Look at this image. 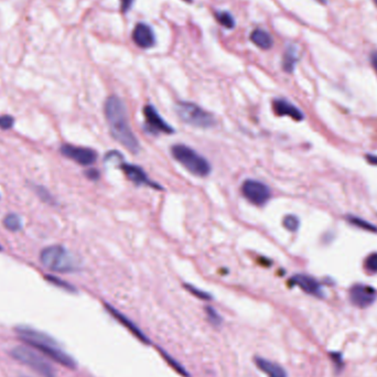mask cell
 <instances>
[{"instance_id": "obj_13", "label": "cell", "mask_w": 377, "mask_h": 377, "mask_svg": "<svg viewBox=\"0 0 377 377\" xmlns=\"http://www.w3.org/2000/svg\"><path fill=\"white\" fill-rule=\"evenodd\" d=\"M291 284L294 286H298L299 288H301L303 291L312 294L315 297H322V289L321 286L315 279L312 278L310 276L307 275H294L291 278Z\"/></svg>"}, {"instance_id": "obj_28", "label": "cell", "mask_w": 377, "mask_h": 377, "mask_svg": "<svg viewBox=\"0 0 377 377\" xmlns=\"http://www.w3.org/2000/svg\"><path fill=\"white\" fill-rule=\"evenodd\" d=\"M14 125V118L11 116H1L0 117V128L9 129Z\"/></svg>"}, {"instance_id": "obj_1", "label": "cell", "mask_w": 377, "mask_h": 377, "mask_svg": "<svg viewBox=\"0 0 377 377\" xmlns=\"http://www.w3.org/2000/svg\"><path fill=\"white\" fill-rule=\"evenodd\" d=\"M107 124L114 139L119 142L124 148L136 155L140 150V145L135 133H133L128 120L127 110L124 102L119 97L111 96L107 98L104 107Z\"/></svg>"}, {"instance_id": "obj_2", "label": "cell", "mask_w": 377, "mask_h": 377, "mask_svg": "<svg viewBox=\"0 0 377 377\" xmlns=\"http://www.w3.org/2000/svg\"><path fill=\"white\" fill-rule=\"evenodd\" d=\"M16 331L21 341L33 346L34 349L41 351L42 353H44L46 356H49L56 363H59L61 365L66 366L67 368L76 367L75 359L73 358L71 355L64 352V351L60 348L58 342L54 339H52L51 336L45 334V333L29 327H19L17 328Z\"/></svg>"}, {"instance_id": "obj_25", "label": "cell", "mask_w": 377, "mask_h": 377, "mask_svg": "<svg viewBox=\"0 0 377 377\" xmlns=\"http://www.w3.org/2000/svg\"><path fill=\"white\" fill-rule=\"evenodd\" d=\"M46 279L49 280L50 283H52V284H54V285L58 286V287H61V288H63V289L67 290V291H75V288L73 287L72 285L67 284V283H66V281L61 280V279L55 278V277H52V276H46Z\"/></svg>"}, {"instance_id": "obj_24", "label": "cell", "mask_w": 377, "mask_h": 377, "mask_svg": "<svg viewBox=\"0 0 377 377\" xmlns=\"http://www.w3.org/2000/svg\"><path fill=\"white\" fill-rule=\"evenodd\" d=\"M205 312H206L207 319L210 320V322L212 324H214V326H219V324L222 322V319H221L220 314L212 307H206Z\"/></svg>"}, {"instance_id": "obj_32", "label": "cell", "mask_w": 377, "mask_h": 377, "mask_svg": "<svg viewBox=\"0 0 377 377\" xmlns=\"http://www.w3.org/2000/svg\"><path fill=\"white\" fill-rule=\"evenodd\" d=\"M371 61H372L373 67H375V70L377 71V51H375L374 53L372 54V56H371Z\"/></svg>"}, {"instance_id": "obj_9", "label": "cell", "mask_w": 377, "mask_h": 377, "mask_svg": "<svg viewBox=\"0 0 377 377\" xmlns=\"http://www.w3.org/2000/svg\"><path fill=\"white\" fill-rule=\"evenodd\" d=\"M61 153L66 157L74 160L79 164H82V166H90L97 160L96 151L89 148H84V147L64 145L61 148Z\"/></svg>"}, {"instance_id": "obj_8", "label": "cell", "mask_w": 377, "mask_h": 377, "mask_svg": "<svg viewBox=\"0 0 377 377\" xmlns=\"http://www.w3.org/2000/svg\"><path fill=\"white\" fill-rule=\"evenodd\" d=\"M144 116H145V131L151 133V135H158V133H175V129L172 126L169 125L164 120L159 112L153 105H146L144 107Z\"/></svg>"}, {"instance_id": "obj_4", "label": "cell", "mask_w": 377, "mask_h": 377, "mask_svg": "<svg viewBox=\"0 0 377 377\" xmlns=\"http://www.w3.org/2000/svg\"><path fill=\"white\" fill-rule=\"evenodd\" d=\"M43 266L58 272H70L79 269V265L70 251L62 246H50L40 255Z\"/></svg>"}, {"instance_id": "obj_27", "label": "cell", "mask_w": 377, "mask_h": 377, "mask_svg": "<svg viewBox=\"0 0 377 377\" xmlns=\"http://www.w3.org/2000/svg\"><path fill=\"white\" fill-rule=\"evenodd\" d=\"M161 354L163 355V356H164V358H166V359H167V362H168L169 364H170V365H172V366H173V368H175V370H176V371H177V372H179V373H180V374H182V375H186V374H185V371H184V368H183V367H182L181 365H179V364H177V362H175V359H173L172 357H170V356H169V355H168V354H166V353H164V352H163V351H161Z\"/></svg>"}, {"instance_id": "obj_15", "label": "cell", "mask_w": 377, "mask_h": 377, "mask_svg": "<svg viewBox=\"0 0 377 377\" xmlns=\"http://www.w3.org/2000/svg\"><path fill=\"white\" fill-rule=\"evenodd\" d=\"M133 39L136 44L140 47H150L155 43V36L153 30L145 23H139L136 25L133 32Z\"/></svg>"}, {"instance_id": "obj_7", "label": "cell", "mask_w": 377, "mask_h": 377, "mask_svg": "<svg viewBox=\"0 0 377 377\" xmlns=\"http://www.w3.org/2000/svg\"><path fill=\"white\" fill-rule=\"evenodd\" d=\"M242 193L247 201L256 206H264L271 197L270 189L265 183L250 179L243 183Z\"/></svg>"}, {"instance_id": "obj_16", "label": "cell", "mask_w": 377, "mask_h": 377, "mask_svg": "<svg viewBox=\"0 0 377 377\" xmlns=\"http://www.w3.org/2000/svg\"><path fill=\"white\" fill-rule=\"evenodd\" d=\"M256 365L262 372L268 375V377H287L285 370L278 364L272 363L265 358H256Z\"/></svg>"}, {"instance_id": "obj_6", "label": "cell", "mask_w": 377, "mask_h": 377, "mask_svg": "<svg viewBox=\"0 0 377 377\" xmlns=\"http://www.w3.org/2000/svg\"><path fill=\"white\" fill-rule=\"evenodd\" d=\"M10 355L16 361L32 368L42 377H55V371L44 358L41 357L27 346H17L10 351Z\"/></svg>"}, {"instance_id": "obj_33", "label": "cell", "mask_w": 377, "mask_h": 377, "mask_svg": "<svg viewBox=\"0 0 377 377\" xmlns=\"http://www.w3.org/2000/svg\"><path fill=\"white\" fill-rule=\"evenodd\" d=\"M367 160L372 164H377V155H367Z\"/></svg>"}, {"instance_id": "obj_19", "label": "cell", "mask_w": 377, "mask_h": 377, "mask_svg": "<svg viewBox=\"0 0 377 377\" xmlns=\"http://www.w3.org/2000/svg\"><path fill=\"white\" fill-rule=\"evenodd\" d=\"M3 225H5V227L9 229V231L16 232L19 231L21 226H22V222H21V219L18 215L9 214L3 220Z\"/></svg>"}, {"instance_id": "obj_21", "label": "cell", "mask_w": 377, "mask_h": 377, "mask_svg": "<svg viewBox=\"0 0 377 377\" xmlns=\"http://www.w3.org/2000/svg\"><path fill=\"white\" fill-rule=\"evenodd\" d=\"M184 287H185V289L188 290L190 293H192L194 297L201 299V300H210V299H212V296H211L210 293L203 291V290L199 289L197 287H194V286H192V285L185 284Z\"/></svg>"}, {"instance_id": "obj_30", "label": "cell", "mask_w": 377, "mask_h": 377, "mask_svg": "<svg viewBox=\"0 0 377 377\" xmlns=\"http://www.w3.org/2000/svg\"><path fill=\"white\" fill-rule=\"evenodd\" d=\"M86 177H88L89 179H90V180H97L99 177V173L97 170H94V169H92V170H88V172H86Z\"/></svg>"}, {"instance_id": "obj_5", "label": "cell", "mask_w": 377, "mask_h": 377, "mask_svg": "<svg viewBox=\"0 0 377 377\" xmlns=\"http://www.w3.org/2000/svg\"><path fill=\"white\" fill-rule=\"evenodd\" d=\"M176 111L181 120L194 127L210 128L215 124L214 116L194 103L177 102Z\"/></svg>"}, {"instance_id": "obj_12", "label": "cell", "mask_w": 377, "mask_h": 377, "mask_svg": "<svg viewBox=\"0 0 377 377\" xmlns=\"http://www.w3.org/2000/svg\"><path fill=\"white\" fill-rule=\"evenodd\" d=\"M351 300L355 306L359 308H366L372 305L376 299V292L370 286L355 285L350 292Z\"/></svg>"}, {"instance_id": "obj_34", "label": "cell", "mask_w": 377, "mask_h": 377, "mask_svg": "<svg viewBox=\"0 0 377 377\" xmlns=\"http://www.w3.org/2000/svg\"><path fill=\"white\" fill-rule=\"evenodd\" d=\"M374 2H375V5L377 6V0H374Z\"/></svg>"}, {"instance_id": "obj_23", "label": "cell", "mask_w": 377, "mask_h": 377, "mask_svg": "<svg viewBox=\"0 0 377 377\" xmlns=\"http://www.w3.org/2000/svg\"><path fill=\"white\" fill-rule=\"evenodd\" d=\"M350 222L352 223L353 225H355V226L361 227L363 229H366V231L377 232V227H375L372 223H368V222H366V221L361 220V219H358V218H355V216H352V218H350Z\"/></svg>"}, {"instance_id": "obj_26", "label": "cell", "mask_w": 377, "mask_h": 377, "mask_svg": "<svg viewBox=\"0 0 377 377\" xmlns=\"http://www.w3.org/2000/svg\"><path fill=\"white\" fill-rule=\"evenodd\" d=\"M365 268L370 272H377V253L372 254L366 258Z\"/></svg>"}, {"instance_id": "obj_10", "label": "cell", "mask_w": 377, "mask_h": 377, "mask_svg": "<svg viewBox=\"0 0 377 377\" xmlns=\"http://www.w3.org/2000/svg\"><path fill=\"white\" fill-rule=\"evenodd\" d=\"M120 169L125 173V176L136 185H146L155 190H162L161 186L158 183H155V182L149 179V177L146 175V172L142 170L140 167L124 162L123 164H120Z\"/></svg>"}, {"instance_id": "obj_22", "label": "cell", "mask_w": 377, "mask_h": 377, "mask_svg": "<svg viewBox=\"0 0 377 377\" xmlns=\"http://www.w3.org/2000/svg\"><path fill=\"white\" fill-rule=\"evenodd\" d=\"M283 224L285 228H287L290 232H297L299 228V219L294 215H287L284 218Z\"/></svg>"}, {"instance_id": "obj_3", "label": "cell", "mask_w": 377, "mask_h": 377, "mask_svg": "<svg viewBox=\"0 0 377 377\" xmlns=\"http://www.w3.org/2000/svg\"><path fill=\"white\" fill-rule=\"evenodd\" d=\"M171 154L177 162L186 170L198 177H206L211 173V164L207 160L190 147L183 144L175 145L171 148Z\"/></svg>"}, {"instance_id": "obj_36", "label": "cell", "mask_w": 377, "mask_h": 377, "mask_svg": "<svg viewBox=\"0 0 377 377\" xmlns=\"http://www.w3.org/2000/svg\"><path fill=\"white\" fill-rule=\"evenodd\" d=\"M21 377H28V376H21Z\"/></svg>"}, {"instance_id": "obj_17", "label": "cell", "mask_w": 377, "mask_h": 377, "mask_svg": "<svg viewBox=\"0 0 377 377\" xmlns=\"http://www.w3.org/2000/svg\"><path fill=\"white\" fill-rule=\"evenodd\" d=\"M250 40L254 42L255 45H257L263 50L270 49L272 46V43H274L270 34L263 29L254 30L250 36Z\"/></svg>"}, {"instance_id": "obj_29", "label": "cell", "mask_w": 377, "mask_h": 377, "mask_svg": "<svg viewBox=\"0 0 377 377\" xmlns=\"http://www.w3.org/2000/svg\"><path fill=\"white\" fill-rule=\"evenodd\" d=\"M37 193H38V196L40 197L44 202H51L52 201L51 196L44 188H41V186H39V188L37 189Z\"/></svg>"}, {"instance_id": "obj_35", "label": "cell", "mask_w": 377, "mask_h": 377, "mask_svg": "<svg viewBox=\"0 0 377 377\" xmlns=\"http://www.w3.org/2000/svg\"><path fill=\"white\" fill-rule=\"evenodd\" d=\"M186 1H191V0H186Z\"/></svg>"}, {"instance_id": "obj_14", "label": "cell", "mask_w": 377, "mask_h": 377, "mask_svg": "<svg viewBox=\"0 0 377 377\" xmlns=\"http://www.w3.org/2000/svg\"><path fill=\"white\" fill-rule=\"evenodd\" d=\"M272 110L277 116H289L294 120H302L303 114L299 108H297L291 103H289L286 99H275L272 103Z\"/></svg>"}, {"instance_id": "obj_11", "label": "cell", "mask_w": 377, "mask_h": 377, "mask_svg": "<svg viewBox=\"0 0 377 377\" xmlns=\"http://www.w3.org/2000/svg\"><path fill=\"white\" fill-rule=\"evenodd\" d=\"M105 309L107 310L108 313H110L112 318H114L116 321H118L120 324H123V327H125L127 330L132 333L133 336H136L138 340H139L141 343L144 344H149L150 340L146 336V334L142 332L139 328H138L135 323H133L131 319L126 317L120 311L115 309L114 307L108 305V303H105Z\"/></svg>"}, {"instance_id": "obj_18", "label": "cell", "mask_w": 377, "mask_h": 377, "mask_svg": "<svg viewBox=\"0 0 377 377\" xmlns=\"http://www.w3.org/2000/svg\"><path fill=\"white\" fill-rule=\"evenodd\" d=\"M297 60H298V56H297L296 49H294V46H289L284 55V61H283L284 70L288 73H291L293 71L294 66H296Z\"/></svg>"}, {"instance_id": "obj_31", "label": "cell", "mask_w": 377, "mask_h": 377, "mask_svg": "<svg viewBox=\"0 0 377 377\" xmlns=\"http://www.w3.org/2000/svg\"><path fill=\"white\" fill-rule=\"evenodd\" d=\"M133 1V0H123V10L124 11L129 10V8H131Z\"/></svg>"}, {"instance_id": "obj_20", "label": "cell", "mask_w": 377, "mask_h": 377, "mask_svg": "<svg viewBox=\"0 0 377 377\" xmlns=\"http://www.w3.org/2000/svg\"><path fill=\"white\" fill-rule=\"evenodd\" d=\"M216 18H218L221 24H223L224 27H226L228 29H232L234 27V24H235V21H234L232 15L228 14L227 11L218 12V14H216Z\"/></svg>"}]
</instances>
